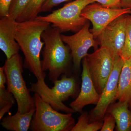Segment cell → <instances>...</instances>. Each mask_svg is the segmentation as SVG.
Here are the masks:
<instances>
[{"label":"cell","mask_w":131,"mask_h":131,"mask_svg":"<svg viewBox=\"0 0 131 131\" xmlns=\"http://www.w3.org/2000/svg\"><path fill=\"white\" fill-rule=\"evenodd\" d=\"M50 24L37 19L18 22L15 32V39L25 57L24 68L33 74L40 86L46 84V74L42 70L40 60V52L45 44L41 40V35Z\"/></svg>","instance_id":"cell-1"},{"label":"cell","mask_w":131,"mask_h":131,"mask_svg":"<svg viewBox=\"0 0 131 131\" xmlns=\"http://www.w3.org/2000/svg\"><path fill=\"white\" fill-rule=\"evenodd\" d=\"M61 33L58 28L50 26L41 35L45 43L42 52V70L45 72L49 71V80L52 83L58 80L61 75H67L72 58L70 49L68 45H64Z\"/></svg>","instance_id":"cell-2"},{"label":"cell","mask_w":131,"mask_h":131,"mask_svg":"<svg viewBox=\"0 0 131 131\" xmlns=\"http://www.w3.org/2000/svg\"><path fill=\"white\" fill-rule=\"evenodd\" d=\"M33 98L36 110L31 122V130L71 131L75 125L72 113L59 112L36 93Z\"/></svg>","instance_id":"cell-3"},{"label":"cell","mask_w":131,"mask_h":131,"mask_svg":"<svg viewBox=\"0 0 131 131\" xmlns=\"http://www.w3.org/2000/svg\"><path fill=\"white\" fill-rule=\"evenodd\" d=\"M3 67L6 77L7 89L15 98L17 112L24 114L35 108L34 99L31 96L22 75L24 63L20 55L16 54L7 59Z\"/></svg>","instance_id":"cell-4"},{"label":"cell","mask_w":131,"mask_h":131,"mask_svg":"<svg viewBox=\"0 0 131 131\" xmlns=\"http://www.w3.org/2000/svg\"><path fill=\"white\" fill-rule=\"evenodd\" d=\"M95 2L94 0H75L50 14L38 16L35 19L52 24V26L58 28L61 33L77 32L88 20L81 15L83 10L88 5Z\"/></svg>","instance_id":"cell-5"},{"label":"cell","mask_w":131,"mask_h":131,"mask_svg":"<svg viewBox=\"0 0 131 131\" xmlns=\"http://www.w3.org/2000/svg\"><path fill=\"white\" fill-rule=\"evenodd\" d=\"M85 57L91 80L101 95L112 73L114 57L108 49L102 47Z\"/></svg>","instance_id":"cell-6"},{"label":"cell","mask_w":131,"mask_h":131,"mask_svg":"<svg viewBox=\"0 0 131 131\" xmlns=\"http://www.w3.org/2000/svg\"><path fill=\"white\" fill-rule=\"evenodd\" d=\"M54 86L48 87L44 91L39 92L41 98L49 103L56 110L68 113H73L75 111L63 103L70 97L74 96L77 90V83L74 77H69L66 74L61 76V80L53 83Z\"/></svg>","instance_id":"cell-7"},{"label":"cell","mask_w":131,"mask_h":131,"mask_svg":"<svg viewBox=\"0 0 131 131\" xmlns=\"http://www.w3.org/2000/svg\"><path fill=\"white\" fill-rule=\"evenodd\" d=\"M130 16L124 14L118 17L105 27L97 38L100 47L108 49L114 57L120 56Z\"/></svg>","instance_id":"cell-8"},{"label":"cell","mask_w":131,"mask_h":131,"mask_svg":"<svg viewBox=\"0 0 131 131\" xmlns=\"http://www.w3.org/2000/svg\"><path fill=\"white\" fill-rule=\"evenodd\" d=\"M124 14H131V9L109 8L103 6L98 3H94L84 8L81 15L91 21L93 28L90 30L94 38L96 39L108 24Z\"/></svg>","instance_id":"cell-9"},{"label":"cell","mask_w":131,"mask_h":131,"mask_svg":"<svg viewBox=\"0 0 131 131\" xmlns=\"http://www.w3.org/2000/svg\"><path fill=\"white\" fill-rule=\"evenodd\" d=\"M90 26L87 21L78 31L71 35L61 34L63 41L70 49L73 59V69L75 73L79 71L81 62L88 54L91 47L96 49L98 43L95 40L93 34L89 30Z\"/></svg>","instance_id":"cell-10"},{"label":"cell","mask_w":131,"mask_h":131,"mask_svg":"<svg viewBox=\"0 0 131 131\" xmlns=\"http://www.w3.org/2000/svg\"><path fill=\"white\" fill-rule=\"evenodd\" d=\"M124 61L120 56L114 57L112 73L95 107L89 114L91 121L103 120L108 108L115 101L120 74Z\"/></svg>","instance_id":"cell-11"},{"label":"cell","mask_w":131,"mask_h":131,"mask_svg":"<svg viewBox=\"0 0 131 131\" xmlns=\"http://www.w3.org/2000/svg\"><path fill=\"white\" fill-rule=\"evenodd\" d=\"M82 82L81 91L77 98L70 104V107L75 111V113L82 112L83 108L88 105H96L101 96L95 89L91 80L85 57L82 60Z\"/></svg>","instance_id":"cell-12"},{"label":"cell","mask_w":131,"mask_h":131,"mask_svg":"<svg viewBox=\"0 0 131 131\" xmlns=\"http://www.w3.org/2000/svg\"><path fill=\"white\" fill-rule=\"evenodd\" d=\"M18 22L9 17L1 18L0 20V49L7 59L19 54L20 50L15 38Z\"/></svg>","instance_id":"cell-13"},{"label":"cell","mask_w":131,"mask_h":131,"mask_svg":"<svg viewBox=\"0 0 131 131\" xmlns=\"http://www.w3.org/2000/svg\"><path fill=\"white\" fill-rule=\"evenodd\" d=\"M114 117L118 131H131V110L127 101H119L111 104L106 112Z\"/></svg>","instance_id":"cell-14"},{"label":"cell","mask_w":131,"mask_h":131,"mask_svg":"<svg viewBox=\"0 0 131 131\" xmlns=\"http://www.w3.org/2000/svg\"><path fill=\"white\" fill-rule=\"evenodd\" d=\"M36 108L24 114L17 112L13 115H7L2 119L1 125L8 130L27 131L30 129L31 121Z\"/></svg>","instance_id":"cell-15"},{"label":"cell","mask_w":131,"mask_h":131,"mask_svg":"<svg viewBox=\"0 0 131 131\" xmlns=\"http://www.w3.org/2000/svg\"><path fill=\"white\" fill-rule=\"evenodd\" d=\"M117 100L129 103L131 100V58L124 61L115 101Z\"/></svg>","instance_id":"cell-16"},{"label":"cell","mask_w":131,"mask_h":131,"mask_svg":"<svg viewBox=\"0 0 131 131\" xmlns=\"http://www.w3.org/2000/svg\"><path fill=\"white\" fill-rule=\"evenodd\" d=\"M103 120L91 121L89 114L83 111L78 117V122L71 131H97L101 130L103 125Z\"/></svg>","instance_id":"cell-17"},{"label":"cell","mask_w":131,"mask_h":131,"mask_svg":"<svg viewBox=\"0 0 131 131\" xmlns=\"http://www.w3.org/2000/svg\"><path fill=\"white\" fill-rule=\"evenodd\" d=\"M45 0H30L21 15L16 20L20 22L35 19L40 13V9Z\"/></svg>","instance_id":"cell-18"},{"label":"cell","mask_w":131,"mask_h":131,"mask_svg":"<svg viewBox=\"0 0 131 131\" xmlns=\"http://www.w3.org/2000/svg\"><path fill=\"white\" fill-rule=\"evenodd\" d=\"M30 0H12L9 6V17L16 20L24 12Z\"/></svg>","instance_id":"cell-19"},{"label":"cell","mask_w":131,"mask_h":131,"mask_svg":"<svg viewBox=\"0 0 131 131\" xmlns=\"http://www.w3.org/2000/svg\"><path fill=\"white\" fill-rule=\"evenodd\" d=\"M120 56L124 61L131 58V15L127 28L124 46Z\"/></svg>","instance_id":"cell-20"},{"label":"cell","mask_w":131,"mask_h":131,"mask_svg":"<svg viewBox=\"0 0 131 131\" xmlns=\"http://www.w3.org/2000/svg\"><path fill=\"white\" fill-rule=\"evenodd\" d=\"M15 101L13 94L8 91L5 87L0 88V109L9 104L14 105Z\"/></svg>","instance_id":"cell-21"},{"label":"cell","mask_w":131,"mask_h":131,"mask_svg":"<svg viewBox=\"0 0 131 131\" xmlns=\"http://www.w3.org/2000/svg\"><path fill=\"white\" fill-rule=\"evenodd\" d=\"M103 126L101 131H113L115 126L116 121L114 117L110 113H106L103 119Z\"/></svg>","instance_id":"cell-22"},{"label":"cell","mask_w":131,"mask_h":131,"mask_svg":"<svg viewBox=\"0 0 131 131\" xmlns=\"http://www.w3.org/2000/svg\"><path fill=\"white\" fill-rule=\"evenodd\" d=\"M69 1L70 0H45L40 9V13L49 12L56 6Z\"/></svg>","instance_id":"cell-23"},{"label":"cell","mask_w":131,"mask_h":131,"mask_svg":"<svg viewBox=\"0 0 131 131\" xmlns=\"http://www.w3.org/2000/svg\"><path fill=\"white\" fill-rule=\"evenodd\" d=\"M105 7L112 8H122L120 0H94Z\"/></svg>","instance_id":"cell-24"},{"label":"cell","mask_w":131,"mask_h":131,"mask_svg":"<svg viewBox=\"0 0 131 131\" xmlns=\"http://www.w3.org/2000/svg\"><path fill=\"white\" fill-rule=\"evenodd\" d=\"M12 0H0L1 18L9 17V6Z\"/></svg>","instance_id":"cell-25"},{"label":"cell","mask_w":131,"mask_h":131,"mask_svg":"<svg viewBox=\"0 0 131 131\" xmlns=\"http://www.w3.org/2000/svg\"><path fill=\"white\" fill-rule=\"evenodd\" d=\"M6 77L3 66L0 68V88L5 87V84H6Z\"/></svg>","instance_id":"cell-26"},{"label":"cell","mask_w":131,"mask_h":131,"mask_svg":"<svg viewBox=\"0 0 131 131\" xmlns=\"http://www.w3.org/2000/svg\"><path fill=\"white\" fill-rule=\"evenodd\" d=\"M122 8L131 9V0H120Z\"/></svg>","instance_id":"cell-27"},{"label":"cell","mask_w":131,"mask_h":131,"mask_svg":"<svg viewBox=\"0 0 131 131\" xmlns=\"http://www.w3.org/2000/svg\"><path fill=\"white\" fill-rule=\"evenodd\" d=\"M129 107L130 109L131 110V100L129 102Z\"/></svg>","instance_id":"cell-28"}]
</instances>
